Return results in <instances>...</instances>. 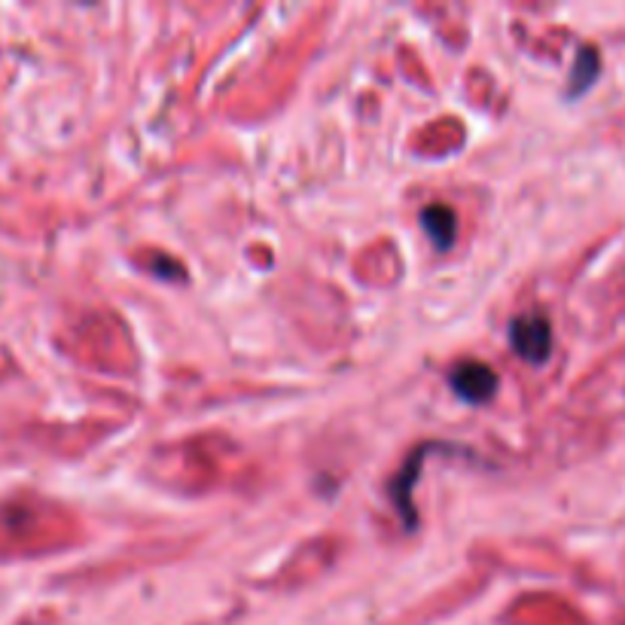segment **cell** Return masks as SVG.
<instances>
[{"mask_svg":"<svg viewBox=\"0 0 625 625\" xmlns=\"http://www.w3.org/2000/svg\"><path fill=\"white\" fill-rule=\"evenodd\" d=\"M510 345L528 363H546L553 355V327L541 314H522L510 324Z\"/></svg>","mask_w":625,"mask_h":625,"instance_id":"cell-1","label":"cell"},{"mask_svg":"<svg viewBox=\"0 0 625 625\" xmlns=\"http://www.w3.org/2000/svg\"><path fill=\"white\" fill-rule=\"evenodd\" d=\"M449 382H452V391H455L464 403L479 406L485 400L495 397V391H498V372L491 370V367H485V363L467 360V363H458L452 375H449Z\"/></svg>","mask_w":625,"mask_h":625,"instance_id":"cell-2","label":"cell"},{"mask_svg":"<svg viewBox=\"0 0 625 625\" xmlns=\"http://www.w3.org/2000/svg\"><path fill=\"white\" fill-rule=\"evenodd\" d=\"M421 227L430 235V242L437 244L440 251L452 247L458 235V217L449 205H427L421 211Z\"/></svg>","mask_w":625,"mask_h":625,"instance_id":"cell-3","label":"cell"},{"mask_svg":"<svg viewBox=\"0 0 625 625\" xmlns=\"http://www.w3.org/2000/svg\"><path fill=\"white\" fill-rule=\"evenodd\" d=\"M598 77V53L592 46H586L580 58H577V68H574V85H570V95H580L589 85L595 83Z\"/></svg>","mask_w":625,"mask_h":625,"instance_id":"cell-4","label":"cell"}]
</instances>
